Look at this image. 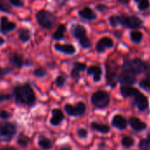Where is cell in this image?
<instances>
[{
  "mask_svg": "<svg viewBox=\"0 0 150 150\" xmlns=\"http://www.w3.org/2000/svg\"><path fill=\"white\" fill-rule=\"evenodd\" d=\"M15 101L19 104L32 106L36 102V97L34 91L30 84L25 83L23 85H19L14 87L12 91Z\"/></svg>",
  "mask_w": 150,
  "mask_h": 150,
  "instance_id": "1",
  "label": "cell"
},
{
  "mask_svg": "<svg viewBox=\"0 0 150 150\" xmlns=\"http://www.w3.org/2000/svg\"><path fill=\"white\" fill-rule=\"evenodd\" d=\"M35 18L40 26L45 29H50L57 21L56 16L47 10L39 11L35 15Z\"/></svg>",
  "mask_w": 150,
  "mask_h": 150,
  "instance_id": "2",
  "label": "cell"
},
{
  "mask_svg": "<svg viewBox=\"0 0 150 150\" xmlns=\"http://www.w3.org/2000/svg\"><path fill=\"white\" fill-rule=\"evenodd\" d=\"M72 35L79 40L80 46L83 48H89L91 47V41L87 36V31L85 27L79 24H74L71 27Z\"/></svg>",
  "mask_w": 150,
  "mask_h": 150,
  "instance_id": "3",
  "label": "cell"
},
{
  "mask_svg": "<svg viewBox=\"0 0 150 150\" xmlns=\"http://www.w3.org/2000/svg\"><path fill=\"white\" fill-rule=\"evenodd\" d=\"M110 95L104 91H98L95 92L91 97V102L94 106L99 109H103L107 107L110 104Z\"/></svg>",
  "mask_w": 150,
  "mask_h": 150,
  "instance_id": "4",
  "label": "cell"
},
{
  "mask_svg": "<svg viewBox=\"0 0 150 150\" xmlns=\"http://www.w3.org/2000/svg\"><path fill=\"white\" fill-rule=\"evenodd\" d=\"M17 132V127L11 122H0V142H10Z\"/></svg>",
  "mask_w": 150,
  "mask_h": 150,
  "instance_id": "5",
  "label": "cell"
},
{
  "mask_svg": "<svg viewBox=\"0 0 150 150\" xmlns=\"http://www.w3.org/2000/svg\"><path fill=\"white\" fill-rule=\"evenodd\" d=\"M145 68H146V63L143 62L140 59H133V60L127 61L122 66L123 69L129 70V71L133 72L135 75H138V74H141V73L144 72Z\"/></svg>",
  "mask_w": 150,
  "mask_h": 150,
  "instance_id": "6",
  "label": "cell"
},
{
  "mask_svg": "<svg viewBox=\"0 0 150 150\" xmlns=\"http://www.w3.org/2000/svg\"><path fill=\"white\" fill-rule=\"evenodd\" d=\"M118 18H119V24L124 26H126L128 28H133V29L142 27L143 22L136 16L126 17L125 15H121L118 16Z\"/></svg>",
  "mask_w": 150,
  "mask_h": 150,
  "instance_id": "7",
  "label": "cell"
},
{
  "mask_svg": "<svg viewBox=\"0 0 150 150\" xmlns=\"http://www.w3.org/2000/svg\"><path fill=\"white\" fill-rule=\"evenodd\" d=\"M65 111L69 116L72 117L82 116L86 112V105L83 102H80L76 105H72L70 104H67L65 105Z\"/></svg>",
  "mask_w": 150,
  "mask_h": 150,
  "instance_id": "8",
  "label": "cell"
},
{
  "mask_svg": "<svg viewBox=\"0 0 150 150\" xmlns=\"http://www.w3.org/2000/svg\"><path fill=\"white\" fill-rule=\"evenodd\" d=\"M118 67L115 63L110 62L106 64V80L107 83L111 87H114L117 83L118 76H117Z\"/></svg>",
  "mask_w": 150,
  "mask_h": 150,
  "instance_id": "9",
  "label": "cell"
},
{
  "mask_svg": "<svg viewBox=\"0 0 150 150\" xmlns=\"http://www.w3.org/2000/svg\"><path fill=\"white\" fill-rule=\"evenodd\" d=\"M118 81L125 85H133L136 83L137 78H136V75L133 74V72L126 70V69H123L120 73V75L118 76Z\"/></svg>",
  "mask_w": 150,
  "mask_h": 150,
  "instance_id": "10",
  "label": "cell"
},
{
  "mask_svg": "<svg viewBox=\"0 0 150 150\" xmlns=\"http://www.w3.org/2000/svg\"><path fill=\"white\" fill-rule=\"evenodd\" d=\"M134 103L140 111H145L149 108V99L148 98L141 93L140 91L134 96Z\"/></svg>",
  "mask_w": 150,
  "mask_h": 150,
  "instance_id": "11",
  "label": "cell"
},
{
  "mask_svg": "<svg viewBox=\"0 0 150 150\" xmlns=\"http://www.w3.org/2000/svg\"><path fill=\"white\" fill-rule=\"evenodd\" d=\"M17 27L16 24L14 22H11L6 18L5 16H3L0 18V31L3 33H10L13 30H15Z\"/></svg>",
  "mask_w": 150,
  "mask_h": 150,
  "instance_id": "12",
  "label": "cell"
},
{
  "mask_svg": "<svg viewBox=\"0 0 150 150\" xmlns=\"http://www.w3.org/2000/svg\"><path fill=\"white\" fill-rule=\"evenodd\" d=\"M114 46L113 40L109 37L102 38L96 44V50L98 53H103L107 48H111Z\"/></svg>",
  "mask_w": 150,
  "mask_h": 150,
  "instance_id": "13",
  "label": "cell"
},
{
  "mask_svg": "<svg viewBox=\"0 0 150 150\" xmlns=\"http://www.w3.org/2000/svg\"><path fill=\"white\" fill-rule=\"evenodd\" d=\"M55 49L60 53H63L65 54H74L75 52H76V48L72 44H59V43H57L55 44L54 46Z\"/></svg>",
  "mask_w": 150,
  "mask_h": 150,
  "instance_id": "14",
  "label": "cell"
},
{
  "mask_svg": "<svg viewBox=\"0 0 150 150\" xmlns=\"http://www.w3.org/2000/svg\"><path fill=\"white\" fill-rule=\"evenodd\" d=\"M111 124L114 127H116L119 130H124L127 127V120L122 115L117 114L112 118Z\"/></svg>",
  "mask_w": 150,
  "mask_h": 150,
  "instance_id": "15",
  "label": "cell"
},
{
  "mask_svg": "<svg viewBox=\"0 0 150 150\" xmlns=\"http://www.w3.org/2000/svg\"><path fill=\"white\" fill-rule=\"evenodd\" d=\"M86 69H87V65L85 63L80 62H75L73 63V68L71 71V76L75 80L79 79L80 72L86 70Z\"/></svg>",
  "mask_w": 150,
  "mask_h": 150,
  "instance_id": "16",
  "label": "cell"
},
{
  "mask_svg": "<svg viewBox=\"0 0 150 150\" xmlns=\"http://www.w3.org/2000/svg\"><path fill=\"white\" fill-rule=\"evenodd\" d=\"M65 115L63 112L59 109H53L52 110V117L50 120V123L52 126H58L64 120Z\"/></svg>",
  "mask_w": 150,
  "mask_h": 150,
  "instance_id": "17",
  "label": "cell"
},
{
  "mask_svg": "<svg viewBox=\"0 0 150 150\" xmlns=\"http://www.w3.org/2000/svg\"><path fill=\"white\" fill-rule=\"evenodd\" d=\"M130 126L132 127V128L137 132H141L143 131L147 128V124L144 123L143 121H141L140 119L136 118V117H132L129 119L128 120Z\"/></svg>",
  "mask_w": 150,
  "mask_h": 150,
  "instance_id": "18",
  "label": "cell"
},
{
  "mask_svg": "<svg viewBox=\"0 0 150 150\" xmlns=\"http://www.w3.org/2000/svg\"><path fill=\"white\" fill-rule=\"evenodd\" d=\"M78 14L81 18L88 20V21H93L96 18V14L89 7H85V8L81 9L80 11H79Z\"/></svg>",
  "mask_w": 150,
  "mask_h": 150,
  "instance_id": "19",
  "label": "cell"
},
{
  "mask_svg": "<svg viewBox=\"0 0 150 150\" xmlns=\"http://www.w3.org/2000/svg\"><path fill=\"white\" fill-rule=\"evenodd\" d=\"M88 74L93 76V78H94L95 82H99L101 80V78H102L103 71H102L101 67H99L97 65H93V66H90L88 69Z\"/></svg>",
  "mask_w": 150,
  "mask_h": 150,
  "instance_id": "20",
  "label": "cell"
},
{
  "mask_svg": "<svg viewBox=\"0 0 150 150\" xmlns=\"http://www.w3.org/2000/svg\"><path fill=\"white\" fill-rule=\"evenodd\" d=\"M120 92L124 98H129V97H134L135 94L139 92V91L133 87L127 86V85H123L120 88Z\"/></svg>",
  "mask_w": 150,
  "mask_h": 150,
  "instance_id": "21",
  "label": "cell"
},
{
  "mask_svg": "<svg viewBox=\"0 0 150 150\" xmlns=\"http://www.w3.org/2000/svg\"><path fill=\"white\" fill-rule=\"evenodd\" d=\"M9 61H10V62H11L12 65H14V66L17 67L18 69L22 68L23 65H24L23 57H22L20 54H12L11 55H10Z\"/></svg>",
  "mask_w": 150,
  "mask_h": 150,
  "instance_id": "22",
  "label": "cell"
},
{
  "mask_svg": "<svg viewBox=\"0 0 150 150\" xmlns=\"http://www.w3.org/2000/svg\"><path fill=\"white\" fill-rule=\"evenodd\" d=\"M91 127L92 129L99 132V133H102V134H108L110 132V127L108 125H105V124H100V123H97V122H92L91 123Z\"/></svg>",
  "mask_w": 150,
  "mask_h": 150,
  "instance_id": "23",
  "label": "cell"
},
{
  "mask_svg": "<svg viewBox=\"0 0 150 150\" xmlns=\"http://www.w3.org/2000/svg\"><path fill=\"white\" fill-rule=\"evenodd\" d=\"M38 145L42 149H50L53 147V142L51 140H50L44 136H41L38 140Z\"/></svg>",
  "mask_w": 150,
  "mask_h": 150,
  "instance_id": "24",
  "label": "cell"
},
{
  "mask_svg": "<svg viewBox=\"0 0 150 150\" xmlns=\"http://www.w3.org/2000/svg\"><path fill=\"white\" fill-rule=\"evenodd\" d=\"M66 31V26L65 25H59L57 28V30L55 31V33H53L52 35V38L54 40H60L64 38V35H65V33Z\"/></svg>",
  "mask_w": 150,
  "mask_h": 150,
  "instance_id": "25",
  "label": "cell"
},
{
  "mask_svg": "<svg viewBox=\"0 0 150 150\" xmlns=\"http://www.w3.org/2000/svg\"><path fill=\"white\" fill-rule=\"evenodd\" d=\"M31 38V33L27 28H21L19 32V39L22 42H27Z\"/></svg>",
  "mask_w": 150,
  "mask_h": 150,
  "instance_id": "26",
  "label": "cell"
},
{
  "mask_svg": "<svg viewBox=\"0 0 150 150\" xmlns=\"http://www.w3.org/2000/svg\"><path fill=\"white\" fill-rule=\"evenodd\" d=\"M121 143L125 148H131L134 145V139L131 136H124L122 138Z\"/></svg>",
  "mask_w": 150,
  "mask_h": 150,
  "instance_id": "27",
  "label": "cell"
},
{
  "mask_svg": "<svg viewBox=\"0 0 150 150\" xmlns=\"http://www.w3.org/2000/svg\"><path fill=\"white\" fill-rule=\"evenodd\" d=\"M29 142H30L29 138H28L27 136H26V135H22V134H21V135L18 138V140H17L18 144H19V146L23 147V148L27 147V146H28V144H29Z\"/></svg>",
  "mask_w": 150,
  "mask_h": 150,
  "instance_id": "28",
  "label": "cell"
},
{
  "mask_svg": "<svg viewBox=\"0 0 150 150\" xmlns=\"http://www.w3.org/2000/svg\"><path fill=\"white\" fill-rule=\"evenodd\" d=\"M131 40L135 43H140L142 40V33L139 31H133L131 33Z\"/></svg>",
  "mask_w": 150,
  "mask_h": 150,
  "instance_id": "29",
  "label": "cell"
},
{
  "mask_svg": "<svg viewBox=\"0 0 150 150\" xmlns=\"http://www.w3.org/2000/svg\"><path fill=\"white\" fill-rule=\"evenodd\" d=\"M136 3H138V7L141 11L148 10L150 7L149 0H135Z\"/></svg>",
  "mask_w": 150,
  "mask_h": 150,
  "instance_id": "30",
  "label": "cell"
},
{
  "mask_svg": "<svg viewBox=\"0 0 150 150\" xmlns=\"http://www.w3.org/2000/svg\"><path fill=\"white\" fill-rule=\"evenodd\" d=\"M46 75H47V71L43 68H37L34 71V76H35L37 77H43Z\"/></svg>",
  "mask_w": 150,
  "mask_h": 150,
  "instance_id": "31",
  "label": "cell"
},
{
  "mask_svg": "<svg viewBox=\"0 0 150 150\" xmlns=\"http://www.w3.org/2000/svg\"><path fill=\"white\" fill-rule=\"evenodd\" d=\"M139 148L141 150H150V141L143 139L139 144Z\"/></svg>",
  "mask_w": 150,
  "mask_h": 150,
  "instance_id": "32",
  "label": "cell"
},
{
  "mask_svg": "<svg viewBox=\"0 0 150 150\" xmlns=\"http://www.w3.org/2000/svg\"><path fill=\"white\" fill-rule=\"evenodd\" d=\"M140 86L143 90L150 91V79H143L140 82Z\"/></svg>",
  "mask_w": 150,
  "mask_h": 150,
  "instance_id": "33",
  "label": "cell"
},
{
  "mask_svg": "<svg viewBox=\"0 0 150 150\" xmlns=\"http://www.w3.org/2000/svg\"><path fill=\"white\" fill-rule=\"evenodd\" d=\"M11 9L9 4L4 1V0H0V11H4V12H10Z\"/></svg>",
  "mask_w": 150,
  "mask_h": 150,
  "instance_id": "34",
  "label": "cell"
},
{
  "mask_svg": "<svg viewBox=\"0 0 150 150\" xmlns=\"http://www.w3.org/2000/svg\"><path fill=\"white\" fill-rule=\"evenodd\" d=\"M55 83H56V85H57L58 88H62V87L65 85V78L63 76H58L56 78Z\"/></svg>",
  "mask_w": 150,
  "mask_h": 150,
  "instance_id": "35",
  "label": "cell"
},
{
  "mask_svg": "<svg viewBox=\"0 0 150 150\" xmlns=\"http://www.w3.org/2000/svg\"><path fill=\"white\" fill-rule=\"evenodd\" d=\"M110 24L112 27H116L119 24V18L118 16H111L110 18Z\"/></svg>",
  "mask_w": 150,
  "mask_h": 150,
  "instance_id": "36",
  "label": "cell"
},
{
  "mask_svg": "<svg viewBox=\"0 0 150 150\" xmlns=\"http://www.w3.org/2000/svg\"><path fill=\"white\" fill-rule=\"evenodd\" d=\"M88 133V130L85 129V128H78L77 130V135L80 137V138H87Z\"/></svg>",
  "mask_w": 150,
  "mask_h": 150,
  "instance_id": "37",
  "label": "cell"
},
{
  "mask_svg": "<svg viewBox=\"0 0 150 150\" xmlns=\"http://www.w3.org/2000/svg\"><path fill=\"white\" fill-rule=\"evenodd\" d=\"M11 113L8 112L7 111H4V110H1L0 111V119L2 120H7L9 118H11Z\"/></svg>",
  "mask_w": 150,
  "mask_h": 150,
  "instance_id": "38",
  "label": "cell"
},
{
  "mask_svg": "<svg viewBox=\"0 0 150 150\" xmlns=\"http://www.w3.org/2000/svg\"><path fill=\"white\" fill-rule=\"evenodd\" d=\"M10 4L13 6L16 7H23L24 6V3L21 0H9Z\"/></svg>",
  "mask_w": 150,
  "mask_h": 150,
  "instance_id": "39",
  "label": "cell"
},
{
  "mask_svg": "<svg viewBox=\"0 0 150 150\" xmlns=\"http://www.w3.org/2000/svg\"><path fill=\"white\" fill-rule=\"evenodd\" d=\"M11 72V69L9 68H0V76H4Z\"/></svg>",
  "mask_w": 150,
  "mask_h": 150,
  "instance_id": "40",
  "label": "cell"
},
{
  "mask_svg": "<svg viewBox=\"0 0 150 150\" xmlns=\"http://www.w3.org/2000/svg\"><path fill=\"white\" fill-rule=\"evenodd\" d=\"M10 98H11V95L9 94H0V102L9 100Z\"/></svg>",
  "mask_w": 150,
  "mask_h": 150,
  "instance_id": "41",
  "label": "cell"
},
{
  "mask_svg": "<svg viewBox=\"0 0 150 150\" xmlns=\"http://www.w3.org/2000/svg\"><path fill=\"white\" fill-rule=\"evenodd\" d=\"M54 1H55V3L57 4V6L62 7L63 5H65V4L67 3V1H68V0H54Z\"/></svg>",
  "mask_w": 150,
  "mask_h": 150,
  "instance_id": "42",
  "label": "cell"
},
{
  "mask_svg": "<svg viewBox=\"0 0 150 150\" xmlns=\"http://www.w3.org/2000/svg\"><path fill=\"white\" fill-rule=\"evenodd\" d=\"M96 9H97L98 11H105V10L107 9V6L104 5V4H98V5L96 6Z\"/></svg>",
  "mask_w": 150,
  "mask_h": 150,
  "instance_id": "43",
  "label": "cell"
},
{
  "mask_svg": "<svg viewBox=\"0 0 150 150\" xmlns=\"http://www.w3.org/2000/svg\"><path fill=\"white\" fill-rule=\"evenodd\" d=\"M145 72H146V75L150 78V65H147V64H146Z\"/></svg>",
  "mask_w": 150,
  "mask_h": 150,
  "instance_id": "44",
  "label": "cell"
},
{
  "mask_svg": "<svg viewBox=\"0 0 150 150\" xmlns=\"http://www.w3.org/2000/svg\"><path fill=\"white\" fill-rule=\"evenodd\" d=\"M0 150H16L13 148H11V147H4V148H1Z\"/></svg>",
  "mask_w": 150,
  "mask_h": 150,
  "instance_id": "45",
  "label": "cell"
},
{
  "mask_svg": "<svg viewBox=\"0 0 150 150\" xmlns=\"http://www.w3.org/2000/svg\"><path fill=\"white\" fill-rule=\"evenodd\" d=\"M60 150H72L71 149V147H69V146H64L63 148H61Z\"/></svg>",
  "mask_w": 150,
  "mask_h": 150,
  "instance_id": "46",
  "label": "cell"
},
{
  "mask_svg": "<svg viewBox=\"0 0 150 150\" xmlns=\"http://www.w3.org/2000/svg\"><path fill=\"white\" fill-rule=\"evenodd\" d=\"M118 2L122 3V4H127L129 2V0H118Z\"/></svg>",
  "mask_w": 150,
  "mask_h": 150,
  "instance_id": "47",
  "label": "cell"
},
{
  "mask_svg": "<svg viewBox=\"0 0 150 150\" xmlns=\"http://www.w3.org/2000/svg\"><path fill=\"white\" fill-rule=\"evenodd\" d=\"M4 43V39H3V38L0 36V46H2Z\"/></svg>",
  "mask_w": 150,
  "mask_h": 150,
  "instance_id": "48",
  "label": "cell"
},
{
  "mask_svg": "<svg viewBox=\"0 0 150 150\" xmlns=\"http://www.w3.org/2000/svg\"><path fill=\"white\" fill-rule=\"evenodd\" d=\"M148 136H149V141H150V133L149 134V135H148Z\"/></svg>",
  "mask_w": 150,
  "mask_h": 150,
  "instance_id": "49",
  "label": "cell"
}]
</instances>
